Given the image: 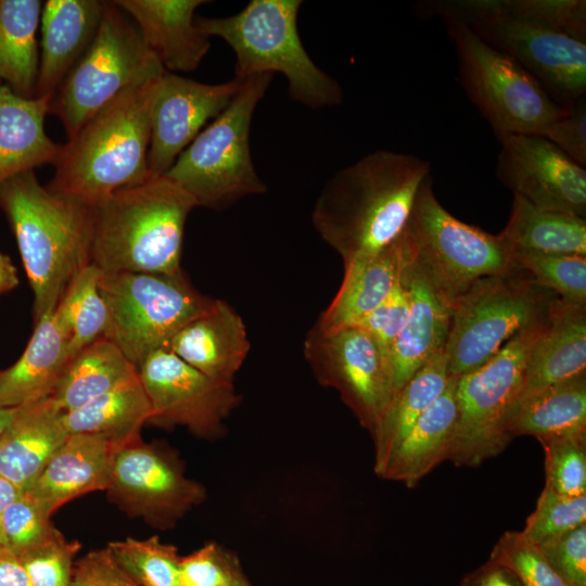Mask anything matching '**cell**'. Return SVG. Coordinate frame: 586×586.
I'll return each mask as SVG.
<instances>
[{
    "label": "cell",
    "mask_w": 586,
    "mask_h": 586,
    "mask_svg": "<svg viewBox=\"0 0 586 586\" xmlns=\"http://www.w3.org/2000/svg\"><path fill=\"white\" fill-rule=\"evenodd\" d=\"M50 100L23 98L0 86V186L56 161L62 145L44 130Z\"/></svg>",
    "instance_id": "26"
},
{
    "label": "cell",
    "mask_w": 586,
    "mask_h": 586,
    "mask_svg": "<svg viewBox=\"0 0 586 586\" xmlns=\"http://www.w3.org/2000/svg\"><path fill=\"white\" fill-rule=\"evenodd\" d=\"M243 575L238 557L215 542L180 559L181 586H229Z\"/></svg>",
    "instance_id": "44"
},
{
    "label": "cell",
    "mask_w": 586,
    "mask_h": 586,
    "mask_svg": "<svg viewBox=\"0 0 586 586\" xmlns=\"http://www.w3.org/2000/svg\"><path fill=\"white\" fill-rule=\"evenodd\" d=\"M513 263L561 300L586 305V256L514 251Z\"/></svg>",
    "instance_id": "38"
},
{
    "label": "cell",
    "mask_w": 586,
    "mask_h": 586,
    "mask_svg": "<svg viewBox=\"0 0 586 586\" xmlns=\"http://www.w3.org/2000/svg\"><path fill=\"white\" fill-rule=\"evenodd\" d=\"M457 378L450 377L440 397L419 417L388 460L381 477L415 487L447 459L457 417Z\"/></svg>",
    "instance_id": "29"
},
{
    "label": "cell",
    "mask_w": 586,
    "mask_h": 586,
    "mask_svg": "<svg viewBox=\"0 0 586 586\" xmlns=\"http://www.w3.org/2000/svg\"><path fill=\"white\" fill-rule=\"evenodd\" d=\"M20 407L0 408V435L17 415Z\"/></svg>",
    "instance_id": "53"
},
{
    "label": "cell",
    "mask_w": 586,
    "mask_h": 586,
    "mask_svg": "<svg viewBox=\"0 0 586 586\" xmlns=\"http://www.w3.org/2000/svg\"><path fill=\"white\" fill-rule=\"evenodd\" d=\"M407 258L451 309L479 279L514 266L512 250L500 237L468 225L438 202L428 177L398 235Z\"/></svg>",
    "instance_id": "7"
},
{
    "label": "cell",
    "mask_w": 586,
    "mask_h": 586,
    "mask_svg": "<svg viewBox=\"0 0 586 586\" xmlns=\"http://www.w3.org/2000/svg\"><path fill=\"white\" fill-rule=\"evenodd\" d=\"M489 559L510 568L523 586H566L539 548L521 532H505L493 547Z\"/></svg>",
    "instance_id": "42"
},
{
    "label": "cell",
    "mask_w": 586,
    "mask_h": 586,
    "mask_svg": "<svg viewBox=\"0 0 586 586\" xmlns=\"http://www.w3.org/2000/svg\"><path fill=\"white\" fill-rule=\"evenodd\" d=\"M195 201L166 176L92 205L90 264L102 272H182L183 232Z\"/></svg>",
    "instance_id": "4"
},
{
    "label": "cell",
    "mask_w": 586,
    "mask_h": 586,
    "mask_svg": "<svg viewBox=\"0 0 586 586\" xmlns=\"http://www.w3.org/2000/svg\"><path fill=\"white\" fill-rule=\"evenodd\" d=\"M71 586H140L112 559L107 548L93 550L74 563Z\"/></svg>",
    "instance_id": "48"
},
{
    "label": "cell",
    "mask_w": 586,
    "mask_h": 586,
    "mask_svg": "<svg viewBox=\"0 0 586 586\" xmlns=\"http://www.w3.org/2000/svg\"><path fill=\"white\" fill-rule=\"evenodd\" d=\"M229 586H253V585L249 582L245 575H243Z\"/></svg>",
    "instance_id": "54"
},
{
    "label": "cell",
    "mask_w": 586,
    "mask_h": 586,
    "mask_svg": "<svg viewBox=\"0 0 586 586\" xmlns=\"http://www.w3.org/2000/svg\"><path fill=\"white\" fill-rule=\"evenodd\" d=\"M4 546L3 545V539H2V534H1V527H0V547Z\"/></svg>",
    "instance_id": "55"
},
{
    "label": "cell",
    "mask_w": 586,
    "mask_h": 586,
    "mask_svg": "<svg viewBox=\"0 0 586 586\" xmlns=\"http://www.w3.org/2000/svg\"><path fill=\"white\" fill-rule=\"evenodd\" d=\"M246 326L224 300L186 323L173 337L168 349L205 375L233 383L250 352Z\"/></svg>",
    "instance_id": "22"
},
{
    "label": "cell",
    "mask_w": 586,
    "mask_h": 586,
    "mask_svg": "<svg viewBox=\"0 0 586 586\" xmlns=\"http://www.w3.org/2000/svg\"><path fill=\"white\" fill-rule=\"evenodd\" d=\"M545 453V485L566 496L586 495V435L539 441Z\"/></svg>",
    "instance_id": "40"
},
{
    "label": "cell",
    "mask_w": 586,
    "mask_h": 586,
    "mask_svg": "<svg viewBox=\"0 0 586 586\" xmlns=\"http://www.w3.org/2000/svg\"><path fill=\"white\" fill-rule=\"evenodd\" d=\"M536 546L566 586H586V523Z\"/></svg>",
    "instance_id": "46"
},
{
    "label": "cell",
    "mask_w": 586,
    "mask_h": 586,
    "mask_svg": "<svg viewBox=\"0 0 586 586\" xmlns=\"http://www.w3.org/2000/svg\"><path fill=\"white\" fill-rule=\"evenodd\" d=\"M42 2L0 0V86L36 98L39 30Z\"/></svg>",
    "instance_id": "33"
},
{
    "label": "cell",
    "mask_w": 586,
    "mask_h": 586,
    "mask_svg": "<svg viewBox=\"0 0 586 586\" xmlns=\"http://www.w3.org/2000/svg\"><path fill=\"white\" fill-rule=\"evenodd\" d=\"M0 211L15 237L34 294V320L54 311L90 264L92 206L42 186L34 170L0 186Z\"/></svg>",
    "instance_id": "2"
},
{
    "label": "cell",
    "mask_w": 586,
    "mask_h": 586,
    "mask_svg": "<svg viewBox=\"0 0 586 586\" xmlns=\"http://www.w3.org/2000/svg\"><path fill=\"white\" fill-rule=\"evenodd\" d=\"M101 276L102 271L94 265L85 266L53 311L67 340L71 359L88 345L105 337L109 309L100 289Z\"/></svg>",
    "instance_id": "36"
},
{
    "label": "cell",
    "mask_w": 586,
    "mask_h": 586,
    "mask_svg": "<svg viewBox=\"0 0 586 586\" xmlns=\"http://www.w3.org/2000/svg\"><path fill=\"white\" fill-rule=\"evenodd\" d=\"M160 77L99 110L61 146L47 188L90 206L150 179L151 109Z\"/></svg>",
    "instance_id": "3"
},
{
    "label": "cell",
    "mask_w": 586,
    "mask_h": 586,
    "mask_svg": "<svg viewBox=\"0 0 586 586\" xmlns=\"http://www.w3.org/2000/svg\"><path fill=\"white\" fill-rule=\"evenodd\" d=\"M150 417V403L138 377L77 409L63 412L62 420L68 434L97 435L119 447L140 437V430Z\"/></svg>",
    "instance_id": "34"
},
{
    "label": "cell",
    "mask_w": 586,
    "mask_h": 586,
    "mask_svg": "<svg viewBox=\"0 0 586 586\" xmlns=\"http://www.w3.org/2000/svg\"><path fill=\"white\" fill-rule=\"evenodd\" d=\"M583 374H586V305L557 296L549 307L547 327L530 353L519 399Z\"/></svg>",
    "instance_id": "24"
},
{
    "label": "cell",
    "mask_w": 586,
    "mask_h": 586,
    "mask_svg": "<svg viewBox=\"0 0 586 586\" xmlns=\"http://www.w3.org/2000/svg\"><path fill=\"white\" fill-rule=\"evenodd\" d=\"M454 43L461 86L499 138L511 133L539 135L562 117V107L517 61L494 49L468 27L446 21Z\"/></svg>",
    "instance_id": "13"
},
{
    "label": "cell",
    "mask_w": 586,
    "mask_h": 586,
    "mask_svg": "<svg viewBox=\"0 0 586 586\" xmlns=\"http://www.w3.org/2000/svg\"><path fill=\"white\" fill-rule=\"evenodd\" d=\"M506 429L512 438L532 435L538 441L586 435V374L519 399Z\"/></svg>",
    "instance_id": "30"
},
{
    "label": "cell",
    "mask_w": 586,
    "mask_h": 586,
    "mask_svg": "<svg viewBox=\"0 0 586 586\" xmlns=\"http://www.w3.org/2000/svg\"><path fill=\"white\" fill-rule=\"evenodd\" d=\"M136 24L145 46L165 71L191 72L211 48V37L195 24L203 0H115Z\"/></svg>",
    "instance_id": "20"
},
{
    "label": "cell",
    "mask_w": 586,
    "mask_h": 586,
    "mask_svg": "<svg viewBox=\"0 0 586 586\" xmlns=\"http://www.w3.org/2000/svg\"><path fill=\"white\" fill-rule=\"evenodd\" d=\"M402 267L397 239L374 254L345 263L342 283L316 326L322 330L356 326L390 294Z\"/></svg>",
    "instance_id": "28"
},
{
    "label": "cell",
    "mask_w": 586,
    "mask_h": 586,
    "mask_svg": "<svg viewBox=\"0 0 586 586\" xmlns=\"http://www.w3.org/2000/svg\"><path fill=\"white\" fill-rule=\"evenodd\" d=\"M17 284L16 267L8 255L0 252V295L13 290Z\"/></svg>",
    "instance_id": "51"
},
{
    "label": "cell",
    "mask_w": 586,
    "mask_h": 586,
    "mask_svg": "<svg viewBox=\"0 0 586 586\" xmlns=\"http://www.w3.org/2000/svg\"><path fill=\"white\" fill-rule=\"evenodd\" d=\"M242 80L204 84L165 71L151 109L148 155L151 178L164 176L177 157L231 102Z\"/></svg>",
    "instance_id": "18"
},
{
    "label": "cell",
    "mask_w": 586,
    "mask_h": 586,
    "mask_svg": "<svg viewBox=\"0 0 586 586\" xmlns=\"http://www.w3.org/2000/svg\"><path fill=\"white\" fill-rule=\"evenodd\" d=\"M556 297L515 264L476 280L451 308L445 346L449 375L479 368L517 333L544 321Z\"/></svg>",
    "instance_id": "9"
},
{
    "label": "cell",
    "mask_w": 586,
    "mask_h": 586,
    "mask_svg": "<svg viewBox=\"0 0 586 586\" xmlns=\"http://www.w3.org/2000/svg\"><path fill=\"white\" fill-rule=\"evenodd\" d=\"M0 586H30L18 556L5 546L0 547Z\"/></svg>",
    "instance_id": "50"
},
{
    "label": "cell",
    "mask_w": 586,
    "mask_h": 586,
    "mask_svg": "<svg viewBox=\"0 0 586 586\" xmlns=\"http://www.w3.org/2000/svg\"><path fill=\"white\" fill-rule=\"evenodd\" d=\"M50 517L31 495L23 492L0 514L3 545L20 556L40 544L54 528Z\"/></svg>",
    "instance_id": "43"
},
{
    "label": "cell",
    "mask_w": 586,
    "mask_h": 586,
    "mask_svg": "<svg viewBox=\"0 0 586 586\" xmlns=\"http://www.w3.org/2000/svg\"><path fill=\"white\" fill-rule=\"evenodd\" d=\"M514 251L586 256V219L544 211L513 195L506 227L499 233Z\"/></svg>",
    "instance_id": "35"
},
{
    "label": "cell",
    "mask_w": 586,
    "mask_h": 586,
    "mask_svg": "<svg viewBox=\"0 0 586 586\" xmlns=\"http://www.w3.org/2000/svg\"><path fill=\"white\" fill-rule=\"evenodd\" d=\"M49 396L20 407L0 435V473L25 492L69 435Z\"/></svg>",
    "instance_id": "25"
},
{
    "label": "cell",
    "mask_w": 586,
    "mask_h": 586,
    "mask_svg": "<svg viewBox=\"0 0 586 586\" xmlns=\"http://www.w3.org/2000/svg\"><path fill=\"white\" fill-rule=\"evenodd\" d=\"M164 72L133 21L114 1H105L93 40L54 92L49 114L61 120L69 139L119 93Z\"/></svg>",
    "instance_id": "10"
},
{
    "label": "cell",
    "mask_w": 586,
    "mask_h": 586,
    "mask_svg": "<svg viewBox=\"0 0 586 586\" xmlns=\"http://www.w3.org/2000/svg\"><path fill=\"white\" fill-rule=\"evenodd\" d=\"M105 1L47 0L39 30L36 98L51 99L93 40Z\"/></svg>",
    "instance_id": "21"
},
{
    "label": "cell",
    "mask_w": 586,
    "mask_h": 586,
    "mask_svg": "<svg viewBox=\"0 0 586 586\" xmlns=\"http://www.w3.org/2000/svg\"><path fill=\"white\" fill-rule=\"evenodd\" d=\"M408 314L409 298L399 276L397 283L385 300L356 324L374 339L387 369L393 345L405 326Z\"/></svg>",
    "instance_id": "45"
},
{
    "label": "cell",
    "mask_w": 586,
    "mask_h": 586,
    "mask_svg": "<svg viewBox=\"0 0 586 586\" xmlns=\"http://www.w3.org/2000/svg\"><path fill=\"white\" fill-rule=\"evenodd\" d=\"M416 12L461 23L517 61L562 107L585 97L586 41L534 18L521 0H425Z\"/></svg>",
    "instance_id": "5"
},
{
    "label": "cell",
    "mask_w": 586,
    "mask_h": 586,
    "mask_svg": "<svg viewBox=\"0 0 586 586\" xmlns=\"http://www.w3.org/2000/svg\"><path fill=\"white\" fill-rule=\"evenodd\" d=\"M138 377V368L113 342L102 337L69 360L50 397L67 412Z\"/></svg>",
    "instance_id": "32"
},
{
    "label": "cell",
    "mask_w": 586,
    "mask_h": 586,
    "mask_svg": "<svg viewBox=\"0 0 586 586\" xmlns=\"http://www.w3.org/2000/svg\"><path fill=\"white\" fill-rule=\"evenodd\" d=\"M105 491L125 512L161 530L175 526L206 496L202 484L186 476L175 451L141 437L116 448Z\"/></svg>",
    "instance_id": "14"
},
{
    "label": "cell",
    "mask_w": 586,
    "mask_h": 586,
    "mask_svg": "<svg viewBox=\"0 0 586 586\" xmlns=\"http://www.w3.org/2000/svg\"><path fill=\"white\" fill-rule=\"evenodd\" d=\"M586 523V495L566 496L546 486L521 534L534 545L563 535Z\"/></svg>",
    "instance_id": "39"
},
{
    "label": "cell",
    "mask_w": 586,
    "mask_h": 586,
    "mask_svg": "<svg viewBox=\"0 0 586 586\" xmlns=\"http://www.w3.org/2000/svg\"><path fill=\"white\" fill-rule=\"evenodd\" d=\"M71 358L53 311L35 321L21 357L0 370V408L20 407L51 396Z\"/></svg>",
    "instance_id": "27"
},
{
    "label": "cell",
    "mask_w": 586,
    "mask_h": 586,
    "mask_svg": "<svg viewBox=\"0 0 586 586\" xmlns=\"http://www.w3.org/2000/svg\"><path fill=\"white\" fill-rule=\"evenodd\" d=\"M400 250L403 255L400 279L407 290L409 314L391 352L388 364L391 402L421 367L445 348L451 319V309L407 258L402 245Z\"/></svg>",
    "instance_id": "19"
},
{
    "label": "cell",
    "mask_w": 586,
    "mask_h": 586,
    "mask_svg": "<svg viewBox=\"0 0 586 586\" xmlns=\"http://www.w3.org/2000/svg\"><path fill=\"white\" fill-rule=\"evenodd\" d=\"M272 74L242 80L229 105L195 137L164 175L181 187L196 206L222 209L237 201L263 194L250 148L253 114Z\"/></svg>",
    "instance_id": "8"
},
{
    "label": "cell",
    "mask_w": 586,
    "mask_h": 586,
    "mask_svg": "<svg viewBox=\"0 0 586 586\" xmlns=\"http://www.w3.org/2000/svg\"><path fill=\"white\" fill-rule=\"evenodd\" d=\"M459 586H523L517 574L507 565L491 560L468 573Z\"/></svg>",
    "instance_id": "49"
},
{
    "label": "cell",
    "mask_w": 586,
    "mask_h": 586,
    "mask_svg": "<svg viewBox=\"0 0 586 586\" xmlns=\"http://www.w3.org/2000/svg\"><path fill=\"white\" fill-rule=\"evenodd\" d=\"M572 161L586 165V101L585 97L570 106L562 117L545 126L539 132Z\"/></svg>",
    "instance_id": "47"
},
{
    "label": "cell",
    "mask_w": 586,
    "mask_h": 586,
    "mask_svg": "<svg viewBox=\"0 0 586 586\" xmlns=\"http://www.w3.org/2000/svg\"><path fill=\"white\" fill-rule=\"evenodd\" d=\"M100 289L109 309L105 339L137 368L152 353L168 348L176 333L213 301L183 271L102 272Z\"/></svg>",
    "instance_id": "12"
},
{
    "label": "cell",
    "mask_w": 586,
    "mask_h": 586,
    "mask_svg": "<svg viewBox=\"0 0 586 586\" xmlns=\"http://www.w3.org/2000/svg\"><path fill=\"white\" fill-rule=\"evenodd\" d=\"M303 352L316 380L335 390L372 435L391 402L388 369L374 339L356 326L322 330L314 324Z\"/></svg>",
    "instance_id": "15"
},
{
    "label": "cell",
    "mask_w": 586,
    "mask_h": 586,
    "mask_svg": "<svg viewBox=\"0 0 586 586\" xmlns=\"http://www.w3.org/2000/svg\"><path fill=\"white\" fill-rule=\"evenodd\" d=\"M106 548L119 569L140 586H181V556L176 546L157 536L111 542Z\"/></svg>",
    "instance_id": "37"
},
{
    "label": "cell",
    "mask_w": 586,
    "mask_h": 586,
    "mask_svg": "<svg viewBox=\"0 0 586 586\" xmlns=\"http://www.w3.org/2000/svg\"><path fill=\"white\" fill-rule=\"evenodd\" d=\"M496 175L537 208L586 216V170L547 139L511 133L498 138Z\"/></svg>",
    "instance_id": "17"
},
{
    "label": "cell",
    "mask_w": 586,
    "mask_h": 586,
    "mask_svg": "<svg viewBox=\"0 0 586 586\" xmlns=\"http://www.w3.org/2000/svg\"><path fill=\"white\" fill-rule=\"evenodd\" d=\"M117 446L90 434H69L25 492L51 515L62 505L105 489Z\"/></svg>",
    "instance_id": "23"
},
{
    "label": "cell",
    "mask_w": 586,
    "mask_h": 586,
    "mask_svg": "<svg viewBox=\"0 0 586 586\" xmlns=\"http://www.w3.org/2000/svg\"><path fill=\"white\" fill-rule=\"evenodd\" d=\"M301 0H252L237 14L196 17L208 37L225 40L235 54L234 78L280 73L291 99L319 110L342 101L339 82L321 71L306 52L297 30Z\"/></svg>",
    "instance_id": "6"
},
{
    "label": "cell",
    "mask_w": 586,
    "mask_h": 586,
    "mask_svg": "<svg viewBox=\"0 0 586 586\" xmlns=\"http://www.w3.org/2000/svg\"><path fill=\"white\" fill-rule=\"evenodd\" d=\"M450 375L445 348L435 354L400 388L371 435L373 470L381 477L388 460L419 417L440 397Z\"/></svg>",
    "instance_id": "31"
},
{
    "label": "cell",
    "mask_w": 586,
    "mask_h": 586,
    "mask_svg": "<svg viewBox=\"0 0 586 586\" xmlns=\"http://www.w3.org/2000/svg\"><path fill=\"white\" fill-rule=\"evenodd\" d=\"M80 544L68 542L55 527L48 537L18 556L30 586H71L74 558Z\"/></svg>",
    "instance_id": "41"
},
{
    "label": "cell",
    "mask_w": 586,
    "mask_h": 586,
    "mask_svg": "<svg viewBox=\"0 0 586 586\" xmlns=\"http://www.w3.org/2000/svg\"><path fill=\"white\" fill-rule=\"evenodd\" d=\"M138 375L151 407L148 422L184 426L202 438L221 436L225 420L241 402L233 383L205 375L168 348L149 355Z\"/></svg>",
    "instance_id": "16"
},
{
    "label": "cell",
    "mask_w": 586,
    "mask_h": 586,
    "mask_svg": "<svg viewBox=\"0 0 586 586\" xmlns=\"http://www.w3.org/2000/svg\"><path fill=\"white\" fill-rule=\"evenodd\" d=\"M430 163L417 155L377 150L336 171L311 211L320 238L348 263L374 254L402 233Z\"/></svg>",
    "instance_id": "1"
},
{
    "label": "cell",
    "mask_w": 586,
    "mask_h": 586,
    "mask_svg": "<svg viewBox=\"0 0 586 586\" xmlns=\"http://www.w3.org/2000/svg\"><path fill=\"white\" fill-rule=\"evenodd\" d=\"M22 494V489L0 473V514Z\"/></svg>",
    "instance_id": "52"
},
{
    "label": "cell",
    "mask_w": 586,
    "mask_h": 586,
    "mask_svg": "<svg viewBox=\"0 0 586 586\" xmlns=\"http://www.w3.org/2000/svg\"><path fill=\"white\" fill-rule=\"evenodd\" d=\"M547 323L548 316L517 333L484 365L457 377V417L446 460L477 467L512 441L507 420L522 392L532 347Z\"/></svg>",
    "instance_id": "11"
}]
</instances>
